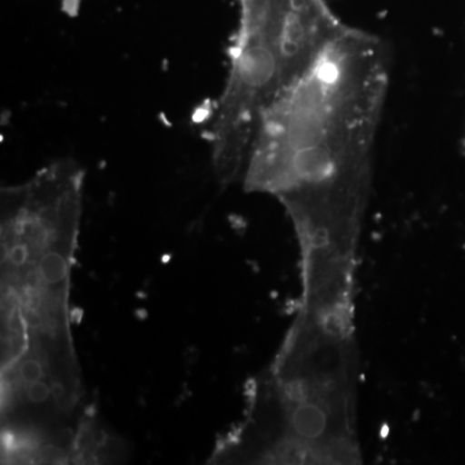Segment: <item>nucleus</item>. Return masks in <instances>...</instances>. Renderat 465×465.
<instances>
[{"instance_id":"nucleus-2","label":"nucleus","mask_w":465,"mask_h":465,"mask_svg":"<svg viewBox=\"0 0 465 465\" xmlns=\"http://www.w3.org/2000/svg\"><path fill=\"white\" fill-rule=\"evenodd\" d=\"M84 171L61 159L2 191V425L34 439L94 411L70 329Z\"/></svg>"},{"instance_id":"nucleus-1","label":"nucleus","mask_w":465,"mask_h":465,"mask_svg":"<svg viewBox=\"0 0 465 465\" xmlns=\"http://www.w3.org/2000/svg\"><path fill=\"white\" fill-rule=\"evenodd\" d=\"M390 82L387 43L345 25L262 113L242 179L283 204L302 253H356Z\"/></svg>"}]
</instances>
